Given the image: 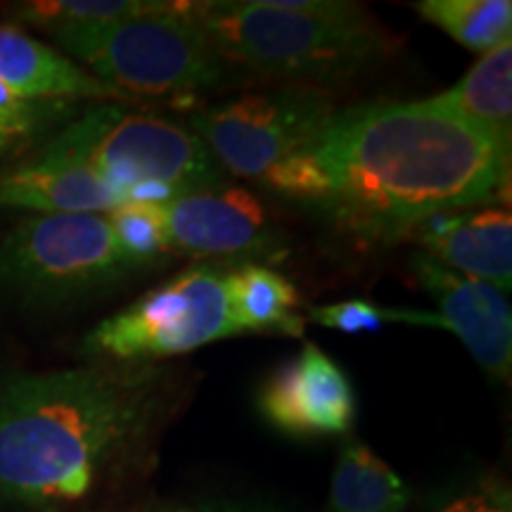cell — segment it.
<instances>
[{"label":"cell","instance_id":"4fadbf2b","mask_svg":"<svg viewBox=\"0 0 512 512\" xmlns=\"http://www.w3.org/2000/svg\"><path fill=\"white\" fill-rule=\"evenodd\" d=\"M131 197L88 166L36 152L27 162L0 171V207L57 214H110Z\"/></svg>","mask_w":512,"mask_h":512},{"label":"cell","instance_id":"8fae6325","mask_svg":"<svg viewBox=\"0 0 512 512\" xmlns=\"http://www.w3.org/2000/svg\"><path fill=\"white\" fill-rule=\"evenodd\" d=\"M413 278L437 302L446 332L465 344L472 358L496 380L510 382L512 311L501 290L448 271L425 252L411 259Z\"/></svg>","mask_w":512,"mask_h":512},{"label":"cell","instance_id":"8992f818","mask_svg":"<svg viewBox=\"0 0 512 512\" xmlns=\"http://www.w3.org/2000/svg\"><path fill=\"white\" fill-rule=\"evenodd\" d=\"M136 273L107 214L34 216L0 240V285L29 304L79 302Z\"/></svg>","mask_w":512,"mask_h":512},{"label":"cell","instance_id":"ffe728a7","mask_svg":"<svg viewBox=\"0 0 512 512\" xmlns=\"http://www.w3.org/2000/svg\"><path fill=\"white\" fill-rule=\"evenodd\" d=\"M107 219L112 223L121 249L140 271L162 264L171 256L162 228L150 214V209L145 207V202H128L124 207L110 211Z\"/></svg>","mask_w":512,"mask_h":512},{"label":"cell","instance_id":"2e32d148","mask_svg":"<svg viewBox=\"0 0 512 512\" xmlns=\"http://www.w3.org/2000/svg\"><path fill=\"white\" fill-rule=\"evenodd\" d=\"M498 143L512 133V41L486 53L451 91L430 98Z\"/></svg>","mask_w":512,"mask_h":512},{"label":"cell","instance_id":"44dd1931","mask_svg":"<svg viewBox=\"0 0 512 512\" xmlns=\"http://www.w3.org/2000/svg\"><path fill=\"white\" fill-rule=\"evenodd\" d=\"M309 318L313 323L323 325V328L356 335V332H375L387 323H394V309H384V306H377L373 302L354 299V302L311 306Z\"/></svg>","mask_w":512,"mask_h":512},{"label":"cell","instance_id":"5b68a950","mask_svg":"<svg viewBox=\"0 0 512 512\" xmlns=\"http://www.w3.org/2000/svg\"><path fill=\"white\" fill-rule=\"evenodd\" d=\"M50 34L86 72L128 100L188 98L226 76V62L195 19V3H164L138 17Z\"/></svg>","mask_w":512,"mask_h":512},{"label":"cell","instance_id":"277c9868","mask_svg":"<svg viewBox=\"0 0 512 512\" xmlns=\"http://www.w3.org/2000/svg\"><path fill=\"white\" fill-rule=\"evenodd\" d=\"M124 190L131 202H162L223 185V169L188 126L98 102L41 147Z\"/></svg>","mask_w":512,"mask_h":512},{"label":"cell","instance_id":"52a82bcc","mask_svg":"<svg viewBox=\"0 0 512 512\" xmlns=\"http://www.w3.org/2000/svg\"><path fill=\"white\" fill-rule=\"evenodd\" d=\"M235 335L226 271L195 266L95 325L83 339V354L150 361L188 354Z\"/></svg>","mask_w":512,"mask_h":512},{"label":"cell","instance_id":"9c48e42d","mask_svg":"<svg viewBox=\"0 0 512 512\" xmlns=\"http://www.w3.org/2000/svg\"><path fill=\"white\" fill-rule=\"evenodd\" d=\"M162 228L171 256L197 259H249L275 254L278 238L252 192L242 188H211L162 202H145Z\"/></svg>","mask_w":512,"mask_h":512},{"label":"cell","instance_id":"3957f363","mask_svg":"<svg viewBox=\"0 0 512 512\" xmlns=\"http://www.w3.org/2000/svg\"><path fill=\"white\" fill-rule=\"evenodd\" d=\"M195 19L226 64L297 83L347 79L389 53V36L354 3H195Z\"/></svg>","mask_w":512,"mask_h":512},{"label":"cell","instance_id":"603a6c76","mask_svg":"<svg viewBox=\"0 0 512 512\" xmlns=\"http://www.w3.org/2000/svg\"><path fill=\"white\" fill-rule=\"evenodd\" d=\"M31 128H34L31 124H24V121L3 117V114H0V155L10 152L19 140L27 138Z\"/></svg>","mask_w":512,"mask_h":512},{"label":"cell","instance_id":"7402d4cb","mask_svg":"<svg viewBox=\"0 0 512 512\" xmlns=\"http://www.w3.org/2000/svg\"><path fill=\"white\" fill-rule=\"evenodd\" d=\"M439 512H512V503L508 489L494 484H482L448 501Z\"/></svg>","mask_w":512,"mask_h":512},{"label":"cell","instance_id":"9a60e30c","mask_svg":"<svg viewBox=\"0 0 512 512\" xmlns=\"http://www.w3.org/2000/svg\"><path fill=\"white\" fill-rule=\"evenodd\" d=\"M226 294L238 335H304L306 320L297 313L299 294L273 268L242 264L226 271Z\"/></svg>","mask_w":512,"mask_h":512},{"label":"cell","instance_id":"30bf717a","mask_svg":"<svg viewBox=\"0 0 512 512\" xmlns=\"http://www.w3.org/2000/svg\"><path fill=\"white\" fill-rule=\"evenodd\" d=\"M259 411L290 437H330L351 430L356 399L344 370L309 342L264 382Z\"/></svg>","mask_w":512,"mask_h":512},{"label":"cell","instance_id":"7a4b0ae2","mask_svg":"<svg viewBox=\"0 0 512 512\" xmlns=\"http://www.w3.org/2000/svg\"><path fill=\"white\" fill-rule=\"evenodd\" d=\"M155 368H72L0 382V498L62 505L86 498L143 446L162 411Z\"/></svg>","mask_w":512,"mask_h":512},{"label":"cell","instance_id":"ac0fdd59","mask_svg":"<svg viewBox=\"0 0 512 512\" xmlns=\"http://www.w3.org/2000/svg\"><path fill=\"white\" fill-rule=\"evenodd\" d=\"M415 10L475 53L486 55L503 43H510V0H425L415 5Z\"/></svg>","mask_w":512,"mask_h":512},{"label":"cell","instance_id":"5bb4252c","mask_svg":"<svg viewBox=\"0 0 512 512\" xmlns=\"http://www.w3.org/2000/svg\"><path fill=\"white\" fill-rule=\"evenodd\" d=\"M0 86L27 102H131L79 67L62 50L50 48L15 27H0Z\"/></svg>","mask_w":512,"mask_h":512},{"label":"cell","instance_id":"e0dca14e","mask_svg":"<svg viewBox=\"0 0 512 512\" xmlns=\"http://www.w3.org/2000/svg\"><path fill=\"white\" fill-rule=\"evenodd\" d=\"M411 489L361 441H347L339 451L330 482L328 512H403Z\"/></svg>","mask_w":512,"mask_h":512},{"label":"cell","instance_id":"6da1fadb","mask_svg":"<svg viewBox=\"0 0 512 512\" xmlns=\"http://www.w3.org/2000/svg\"><path fill=\"white\" fill-rule=\"evenodd\" d=\"M366 245H394L434 216L508 195L510 147L432 100L335 114L264 183Z\"/></svg>","mask_w":512,"mask_h":512},{"label":"cell","instance_id":"cb8c5ba5","mask_svg":"<svg viewBox=\"0 0 512 512\" xmlns=\"http://www.w3.org/2000/svg\"><path fill=\"white\" fill-rule=\"evenodd\" d=\"M159 512H197V510H190V508H169V510H159Z\"/></svg>","mask_w":512,"mask_h":512},{"label":"cell","instance_id":"7c38bea8","mask_svg":"<svg viewBox=\"0 0 512 512\" xmlns=\"http://www.w3.org/2000/svg\"><path fill=\"white\" fill-rule=\"evenodd\" d=\"M427 256L448 271L482 280L503 294L512 285V216L503 207H475L434 216L413 230Z\"/></svg>","mask_w":512,"mask_h":512},{"label":"cell","instance_id":"d6986e66","mask_svg":"<svg viewBox=\"0 0 512 512\" xmlns=\"http://www.w3.org/2000/svg\"><path fill=\"white\" fill-rule=\"evenodd\" d=\"M162 5V0H41V3L19 5L15 17L31 27L57 31L119 22L159 10Z\"/></svg>","mask_w":512,"mask_h":512},{"label":"cell","instance_id":"ba28073f","mask_svg":"<svg viewBox=\"0 0 512 512\" xmlns=\"http://www.w3.org/2000/svg\"><path fill=\"white\" fill-rule=\"evenodd\" d=\"M335 117L328 93L287 88L242 95L190 119L223 174L266 183L275 171L302 155Z\"/></svg>","mask_w":512,"mask_h":512}]
</instances>
